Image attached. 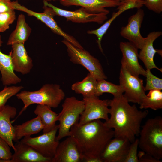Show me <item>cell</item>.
<instances>
[{
    "instance_id": "31",
    "label": "cell",
    "mask_w": 162,
    "mask_h": 162,
    "mask_svg": "<svg viewBox=\"0 0 162 162\" xmlns=\"http://www.w3.org/2000/svg\"><path fill=\"white\" fill-rule=\"evenodd\" d=\"M138 146V139L136 138L133 142L131 143L124 162H139L137 156Z\"/></svg>"
},
{
    "instance_id": "25",
    "label": "cell",
    "mask_w": 162,
    "mask_h": 162,
    "mask_svg": "<svg viewBox=\"0 0 162 162\" xmlns=\"http://www.w3.org/2000/svg\"><path fill=\"white\" fill-rule=\"evenodd\" d=\"M97 83V80L89 73L82 81L74 83L71 88L76 93L82 94L83 97L95 96Z\"/></svg>"
},
{
    "instance_id": "26",
    "label": "cell",
    "mask_w": 162,
    "mask_h": 162,
    "mask_svg": "<svg viewBox=\"0 0 162 162\" xmlns=\"http://www.w3.org/2000/svg\"><path fill=\"white\" fill-rule=\"evenodd\" d=\"M140 109L150 108L154 110L162 108V92L158 90H149L142 99L140 104Z\"/></svg>"
},
{
    "instance_id": "23",
    "label": "cell",
    "mask_w": 162,
    "mask_h": 162,
    "mask_svg": "<svg viewBox=\"0 0 162 162\" xmlns=\"http://www.w3.org/2000/svg\"><path fill=\"white\" fill-rule=\"evenodd\" d=\"M32 29L26 23L25 16L23 14L19 15L15 30L10 34L7 44L12 45L15 43L24 44L31 33Z\"/></svg>"
},
{
    "instance_id": "38",
    "label": "cell",
    "mask_w": 162,
    "mask_h": 162,
    "mask_svg": "<svg viewBox=\"0 0 162 162\" xmlns=\"http://www.w3.org/2000/svg\"><path fill=\"white\" fill-rule=\"evenodd\" d=\"M57 0H43V1H47L48 2L51 1H57Z\"/></svg>"
},
{
    "instance_id": "36",
    "label": "cell",
    "mask_w": 162,
    "mask_h": 162,
    "mask_svg": "<svg viewBox=\"0 0 162 162\" xmlns=\"http://www.w3.org/2000/svg\"><path fill=\"white\" fill-rule=\"evenodd\" d=\"M83 161L85 162H103L100 157H90L85 158Z\"/></svg>"
},
{
    "instance_id": "8",
    "label": "cell",
    "mask_w": 162,
    "mask_h": 162,
    "mask_svg": "<svg viewBox=\"0 0 162 162\" xmlns=\"http://www.w3.org/2000/svg\"><path fill=\"white\" fill-rule=\"evenodd\" d=\"M58 128V125H56L49 132L33 137H24L20 141L30 146L44 156L52 159L60 142L56 139Z\"/></svg>"
},
{
    "instance_id": "29",
    "label": "cell",
    "mask_w": 162,
    "mask_h": 162,
    "mask_svg": "<svg viewBox=\"0 0 162 162\" xmlns=\"http://www.w3.org/2000/svg\"><path fill=\"white\" fill-rule=\"evenodd\" d=\"M146 84L144 87L145 91L152 90L162 89V79L153 75L150 69H146Z\"/></svg>"
},
{
    "instance_id": "14",
    "label": "cell",
    "mask_w": 162,
    "mask_h": 162,
    "mask_svg": "<svg viewBox=\"0 0 162 162\" xmlns=\"http://www.w3.org/2000/svg\"><path fill=\"white\" fill-rule=\"evenodd\" d=\"M83 159L77 142L70 136L59 142L52 162H80Z\"/></svg>"
},
{
    "instance_id": "17",
    "label": "cell",
    "mask_w": 162,
    "mask_h": 162,
    "mask_svg": "<svg viewBox=\"0 0 162 162\" xmlns=\"http://www.w3.org/2000/svg\"><path fill=\"white\" fill-rule=\"evenodd\" d=\"M161 31H154L150 32L145 38L144 44L139 54V58L144 63L146 69H156L161 72L162 69L158 68L154 63V58L157 53L162 56V50L155 49L153 46L154 41L161 35Z\"/></svg>"
},
{
    "instance_id": "28",
    "label": "cell",
    "mask_w": 162,
    "mask_h": 162,
    "mask_svg": "<svg viewBox=\"0 0 162 162\" xmlns=\"http://www.w3.org/2000/svg\"><path fill=\"white\" fill-rule=\"evenodd\" d=\"M23 88L22 86H13L4 88L0 92V110L5 105L8 100L12 97L16 95Z\"/></svg>"
},
{
    "instance_id": "19",
    "label": "cell",
    "mask_w": 162,
    "mask_h": 162,
    "mask_svg": "<svg viewBox=\"0 0 162 162\" xmlns=\"http://www.w3.org/2000/svg\"><path fill=\"white\" fill-rule=\"evenodd\" d=\"M16 114V108L9 105H5L0 110V137L4 140L14 150L15 148L13 142L14 126L10 119L14 118Z\"/></svg>"
},
{
    "instance_id": "5",
    "label": "cell",
    "mask_w": 162,
    "mask_h": 162,
    "mask_svg": "<svg viewBox=\"0 0 162 162\" xmlns=\"http://www.w3.org/2000/svg\"><path fill=\"white\" fill-rule=\"evenodd\" d=\"M62 106V110L57 117L59 124L56 139L59 141L64 137L70 136L71 127L78 123L85 108L83 100H79L74 96L66 98Z\"/></svg>"
},
{
    "instance_id": "6",
    "label": "cell",
    "mask_w": 162,
    "mask_h": 162,
    "mask_svg": "<svg viewBox=\"0 0 162 162\" xmlns=\"http://www.w3.org/2000/svg\"><path fill=\"white\" fill-rule=\"evenodd\" d=\"M62 42L67 48L68 54L71 62L84 67L97 80L103 79L106 80L107 78L97 59L84 49L76 47L65 39L62 40Z\"/></svg>"
},
{
    "instance_id": "22",
    "label": "cell",
    "mask_w": 162,
    "mask_h": 162,
    "mask_svg": "<svg viewBox=\"0 0 162 162\" xmlns=\"http://www.w3.org/2000/svg\"><path fill=\"white\" fill-rule=\"evenodd\" d=\"M0 71L1 80L5 86L16 84L21 81V79L15 73L11 57L4 54L0 50Z\"/></svg>"
},
{
    "instance_id": "27",
    "label": "cell",
    "mask_w": 162,
    "mask_h": 162,
    "mask_svg": "<svg viewBox=\"0 0 162 162\" xmlns=\"http://www.w3.org/2000/svg\"><path fill=\"white\" fill-rule=\"evenodd\" d=\"M124 92V89L120 85H116L103 79L97 80L95 96L98 97L104 93H109L116 97L123 94Z\"/></svg>"
},
{
    "instance_id": "11",
    "label": "cell",
    "mask_w": 162,
    "mask_h": 162,
    "mask_svg": "<svg viewBox=\"0 0 162 162\" xmlns=\"http://www.w3.org/2000/svg\"><path fill=\"white\" fill-rule=\"evenodd\" d=\"M43 3L44 5L51 8L56 15L64 17L67 21L74 23L95 22L101 24L107 19V14H106L90 13L82 7L75 11H70L58 8L47 1H43Z\"/></svg>"
},
{
    "instance_id": "33",
    "label": "cell",
    "mask_w": 162,
    "mask_h": 162,
    "mask_svg": "<svg viewBox=\"0 0 162 162\" xmlns=\"http://www.w3.org/2000/svg\"><path fill=\"white\" fill-rule=\"evenodd\" d=\"M144 5L149 10L157 14L162 12V0H144Z\"/></svg>"
},
{
    "instance_id": "20",
    "label": "cell",
    "mask_w": 162,
    "mask_h": 162,
    "mask_svg": "<svg viewBox=\"0 0 162 162\" xmlns=\"http://www.w3.org/2000/svg\"><path fill=\"white\" fill-rule=\"evenodd\" d=\"M14 153L11 162H52V159L45 157L30 146L20 141L15 144Z\"/></svg>"
},
{
    "instance_id": "32",
    "label": "cell",
    "mask_w": 162,
    "mask_h": 162,
    "mask_svg": "<svg viewBox=\"0 0 162 162\" xmlns=\"http://www.w3.org/2000/svg\"><path fill=\"white\" fill-rule=\"evenodd\" d=\"M12 155L10 146L4 140L0 137V159L11 162Z\"/></svg>"
},
{
    "instance_id": "15",
    "label": "cell",
    "mask_w": 162,
    "mask_h": 162,
    "mask_svg": "<svg viewBox=\"0 0 162 162\" xmlns=\"http://www.w3.org/2000/svg\"><path fill=\"white\" fill-rule=\"evenodd\" d=\"M119 47L122 57L121 60L122 66L130 73L137 76H146V71L139 62L138 49L129 42H121Z\"/></svg>"
},
{
    "instance_id": "7",
    "label": "cell",
    "mask_w": 162,
    "mask_h": 162,
    "mask_svg": "<svg viewBox=\"0 0 162 162\" xmlns=\"http://www.w3.org/2000/svg\"><path fill=\"white\" fill-rule=\"evenodd\" d=\"M15 9L26 13L28 16H34L40 20L49 27L54 32L62 37L64 39L69 42L75 46L80 49L83 47L73 36L64 32L58 25L54 19L56 16L50 7L44 5L43 13L37 12L22 5L17 1L12 2Z\"/></svg>"
},
{
    "instance_id": "1",
    "label": "cell",
    "mask_w": 162,
    "mask_h": 162,
    "mask_svg": "<svg viewBox=\"0 0 162 162\" xmlns=\"http://www.w3.org/2000/svg\"><path fill=\"white\" fill-rule=\"evenodd\" d=\"M109 106L110 117L105 124L113 130L114 137H125L133 142L139 135L142 122L148 111L130 105L123 94L109 100Z\"/></svg>"
},
{
    "instance_id": "10",
    "label": "cell",
    "mask_w": 162,
    "mask_h": 162,
    "mask_svg": "<svg viewBox=\"0 0 162 162\" xmlns=\"http://www.w3.org/2000/svg\"><path fill=\"white\" fill-rule=\"evenodd\" d=\"M120 85L124 90V96L128 101L139 104L146 94L143 80L130 73L121 66L119 76Z\"/></svg>"
},
{
    "instance_id": "18",
    "label": "cell",
    "mask_w": 162,
    "mask_h": 162,
    "mask_svg": "<svg viewBox=\"0 0 162 162\" xmlns=\"http://www.w3.org/2000/svg\"><path fill=\"white\" fill-rule=\"evenodd\" d=\"M23 44L15 43L10 52L14 71L23 75L29 73L33 66L32 60L28 55Z\"/></svg>"
},
{
    "instance_id": "12",
    "label": "cell",
    "mask_w": 162,
    "mask_h": 162,
    "mask_svg": "<svg viewBox=\"0 0 162 162\" xmlns=\"http://www.w3.org/2000/svg\"><path fill=\"white\" fill-rule=\"evenodd\" d=\"M144 15V10L141 8L138 9L136 13L129 18L128 24L122 27L120 32L122 37L138 49L142 48L145 41V38L142 36L140 32Z\"/></svg>"
},
{
    "instance_id": "21",
    "label": "cell",
    "mask_w": 162,
    "mask_h": 162,
    "mask_svg": "<svg viewBox=\"0 0 162 162\" xmlns=\"http://www.w3.org/2000/svg\"><path fill=\"white\" fill-rule=\"evenodd\" d=\"M44 126L38 116L22 123L14 126L13 141L17 142L22 138L31 136L42 130Z\"/></svg>"
},
{
    "instance_id": "37",
    "label": "cell",
    "mask_w": 162,
    "mask_h": 162,
    "mask_svg": "<svg viewBox=\"0 0 162 162\" xmlns=\"http://www.w3.org/2000/svg\"><path fill=\"white\" fill-rule=\"evenodd\" d=\"M2 41L1 39V36L0 35V47H1L2 46Z\"/></svg>"
},
{
    "instance_id": "3",
    "label": "cell",
    "mask_w": 162,
    "mask_h": 162,
    "mask_svg": "<svg viewBox=\"0 0 162 162\" xmlns=\"http://www.w3.org/2000/svg\"><path fill=\"white\" fill-rule=\"evenodd\" d=\"M23 103L24 106L18 117L30 105L34 104L46 105L51 108L57 107L64 98L65 94L57 84H46L39 90L34 91H22L16 95Z\"/></svg>"
},
{
    "instance_id": "35",
    "label": "cell",
    "mask_w": 162,
    "mask_h": 162,
    "mask_svg": "<svg viewBox=\"0 0 162 162\" xmlns=\"http://www.w3.org/2000/svg\"><path fill=\"white\" fill-rule=\"evenodd\" d=\"M15 10L12 2L7 0H0V13Z\"/></svg>"
},
{
    "instance_id": "9",
    "label": "cell",
    "mask_w": 162,
    "mask_h": 162,
    "mask_svg": "<svg viewBox=\"0 0 162 162\" xmlns=\"http://www.w3.org/2000/svg\"><path fill=\"white\" fill-rule=\"evenodd\" d=\"M84 109L80 118L78 124H83L98 119L105 121L109 118V100L100 99L94 95L83 97Z\"/></svg>"
},
{
    "instance_id": "2",
    "label": "cell",
    "mask_w": 162,
    "mask_h": 162,
    "mask_svg": "<svg viewBox=\"0 0 162 162\" xmlns=\"http://www.w3.org/2000/svg\"><path fill=\"white\" fill-rule=\"evenodd\" d=\"M70 136L77 142L84 159L100 157L107 144L114 137V134L113 130L104 122L98 119L73 125Z\"/></svg>"
},
{
    "instance_id": "24",
    "label": "cell",
    "mask_w": 162,
    "mask_h": 162,
    "mask_svg": "<svg viewBox=\"0 0 162 162\" xmlns=\"http://www.w3.org/2000/svg\"><path fill=\"white\" fill-rule=\"evenodd\" d=\"M34 113L39 117L43 125L42 130L44 133L50 131L55 127L58 114L52 111L50 107L38 104L34 110Z\"/></svg>"
},
{
    "instance_id": "34",
    "label": "cell",
    "mask_w": 162,
    "mask_h": 162,
    "mask_svg": "<svg viewBox=\"0 0 162 162\" xmlns=\"http://www.w3.org/2000/svg\"><path fill=\"white\" fill-rule=\"evenodd\" d=\"M139 162H161L160 160L158 159L151 155L142 151H139L137 154Z\"/></svg>"
},
{
    "instance_id": "30",
    "label": "cell",
    "mask_w": 162,
    "mask_h": 162,
    "mask_svg": "<svg viewBox=\"0 0 162 162\" xmlns=\"http://www.w3.org/2000/svg\"><path fill=\"white\" fill-rule=\"evenodd\" d=\"M16 18L14 10L0 13V32H4L8 29Z\"/></svg>"
},
{
    "instance_id": "4",
    "label": "cell",
    "mask_w": 162,
    "mask_h": 162,
    "mask_svg": "<svg viewBox=\"0 0 162 162\" xmlns=\"http://www.w3.org/2000/svg\"><path fill=\"white\" fill-rule=\"evenodd\" d=\"M139 146L142 151L160 160L162 158V118L148 119L140 129Z\"/></svg>"
},
{
    "instance_id": "13",
    "label": "cell",
    "mask_w": 162,
    "mask_h": 162,
    "mask_svg": "<svg viewBox=\"0 0 162 162\" xmlns=\"http://www.w3.org/2000/svg\"><path fill=\"white\" fill-rule=\"evenodd\" d=\"M131 142L124 137H115L108 143L100 157L103 162H124Z\"/></svg>"
},
{
    "instance_id": "39",
    "label": "cell",
    "mask_w": 162,
    "mask_h": 162,
    "mask_svg": "<svg viewBox=\"0 0 162 162\" xmlns=\"http://www.w3.org/2000/svg\"><path fill=\"white\" fill-rule=\"evenodd\" d=\"M7 0L8 1H11L12 0Z\"/></svg>"
},
{
    "instance_id": "16",
    "label": "cell",
    "mask_w": 162,
    "mask_h": 162,
    "mask_svg": "<svg viewBox=\"0 0 162 162\" xmlns=\"http://www.w3.org/2000/svg\"><path fill=\"white\" fill-rule=\"evenodd\" d=\"M65 6H79L90 13H105L108 14L109 11L106 8L116 7L121 4L120 0H59Z\"/></svg>"
}]
</instances>
